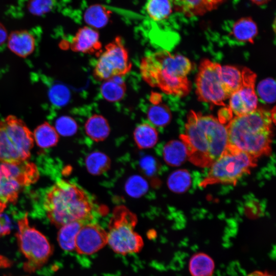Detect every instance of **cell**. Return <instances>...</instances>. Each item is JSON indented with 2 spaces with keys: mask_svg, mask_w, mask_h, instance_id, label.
<instances>
[{
  "mask_svg": "<svg viewBox=\"0 0 276 276\" xmlns=\"http://www.w3.org/2000/svg\"><path fill=\"white\" fill-rule=\"evenodd\" d=\"M180 139L186 146L189 160L202 168L210 167L227 146L226 125L212 116L193 110L188 114Z\"/></svg>",
  "mask_w": 276,
  "mask_h": 276,
  "instance_id": "cell-1",
  "label": "cell"
},
{
  "mask_svg": "<svg viewBox=\"0 0 276 276\" xmlns=\"http://www.w3.org/2000/svg\"><path fill=\"white\" fill-rule=\"evenodd\" d=\"M275 107L271 111L257 108L248 114L235 116L226 125L227 146L257 159L271 150Z\"/></svg>",
  "mask_w": 276,
  "mask_h": 276,
  "instance_id": "cell-2",
  "label": "cell"
},
{
  "mask_svg": "<svg viewBox=\"0 0 276 276\" xmlns=\"http://www.w3.org/2000/svg\"><path fill=\"white\" fill-rule=\"evenodd\" d=\"M192 68L188 58L167 51L144 57L140 67L143 79L149 85L158 87L167 94L179 97L190 91L191 84L187 76Z\"/></svg>",
  "mask_w": 276,
  "mask_h": 276,
  "instance_id": "cell-3",
  "label": "cell"
},
{
  "mask_svg": "<svg viewBox=\"0 0 276 276\" xmlns=\"http://www.w3.org/2000/svg\"><path fill=\"white\" fill-rule=\"evenodd\" d=\"M43 206L48 218L57 227L76 221L85 223L92 218L93 204L89 195L64 179L57 181L47 191Z\"/></svg>",
  "mask_w": 276,
  "mask_h": 276,
  "instance_id": "cell-4",
  "label": "cell"
},
{
  "mask_svg": "<svg viewBox=\"0 0 276 276\" xmlns=\"http://www.w3.org/2000/svg\"><path fill=\"white\" fill-rule=\"evenodd\" d=\"M33 133L25 122L10 115L0 120V161L11 164L28 160L34 145Z\"/></svg>",
  "mask_w": 276,
  "mask_h": 276,
  "instance_id": "cell-5",
  "label": "cell"
},
{
  "mask_svg": "<svg viewBox=\"0 0 276 276\" xmlns=\"http://www.w3.org/2000/svg\"><path fill=\"white\" fill-rule=\"evenodd\" d=\"M257 159L245 152L227 146L221 155L210 166L200 186L216 183L235 185L238 180L256 166Z\"/></svg>",
  "mask_w": 276,
  "mask_h": 276,
  "instance_id": "cell-6",
  "label": "cell"
},
{
  "mask_svg": "<svg viewBox=\"0 0 276 276\" xmlns=\"http://www.w3.org/2000/svg\"><path fill=\"white\" fill-rule=\"evenodd\" d=\"M136 223V215L126 207L116 208L107 233V243L114 252L124 255L141 250L143 239L134 230Z\"/></svg>",
  "mask_w": 276,
  "mask_h": 276,
  "instance_id": "cell-7",
  "label": "cell"
},
{
  "mask_svg": "<svg viewBox=\"0 0 276 276\" xmlns=\"http://www.w3.org/2000/svg\"><path fill=\"white\" fill-rule=\"evenodd\" d=\"M18 227L16 236L18 246L27 259L24 268L27 272H34L49 260L53 247L43 234L30 225L27 214L18 220Z\"/></svg>",
  "mask_w": 276,
  "mask_h": 276,
  "instance_id": "cell-8",
  "label": "cell"
},
{
  "mask_svg": "<svg viewBox=\"0 0 276 276\" xmlns=\"http://www.w3.org/2000/svg\"><path fill=\"white\" fill-rule=\"evenodd\" d=\"M39 178L36 166L28 160L17 164L0 161V204L16 201L22 189Z\"/></svg>",
  "mask_w": 276,
  "mask_h": 276,
  "instance_id": "cell-9",
  "label": "cell"
},
{
  "mask_svg": "<svg viewBox=\"0 0 276 276\" xmlns=\"http://www.w3.org/2000/svg\"><path fill=\"white\" fill-rule=\"evenodd\" d=\"M195 84L198 99L202 102L225 106L224 101L231 96L222 78L221 65L208 59L199 65Z\"/></svg>",
  "mask_w": 276,
  "mask_h": 276,
  "instance_id": "cell-10",
  "label": "cell"
},
{
  "mask_svg": "<svg viewBox=\"0 0 276 276\" xmlns=\"http://www.w3.org/2000/svg\"><path fill=\"white\" fill-rule=\"evenodd\" d=\"M131 66L122 39L117 37L100 54L93 74L97 80L104 81L114 76L126 75L130 71Z\"/></svg>",
  "mask_w": 276,
  "mask_h": 276,
  "instance_id": "cell-11",
  "label": "cell"
},
{
  "mask_svg": "<svg viewBox=\"0 0 276 276\" xmlns=\"http://www.w3.org/2000/svg\"><path fill=\"white\" fill-rule=\"evenodd\" d=\"M242 83L229 97L228 107L235 116L250 113L258 107V97L255 90L256 74L249 68L242 69Z\"/></svg>",
  "mask_w": 276,
  "mask_h": 276,
  "instance_id": "cell-12",
  "label": "cell"
},
{
  "mask_svg": "<svg viewBox=\"0 0 276 276\" xmlns=\"http://www.w3.org/2000/svg\"><path fill=\"white\" fill-rule=\"evenodd\" d=\"M107 243V232L100 225L85 223L76 237L75 249L79 254L90 255L99 250Z\"/></svg>",
  "mask_w": 276,
  "mask_h": 276,
  "instance_id": "cell-13",
  "label": "cell"
},
{
  "mask_svg": "<svg viewBox=\"0 0 276 276\" xmlns=\"http://www.w3.org/2000/svg\"><path fill=\"white\" fill-rule=\"evenodd\" d=\"M71 50L76 52L98 55L102 52V44L97 31L88 27L80 29L70 44Z\"/></svg>",
  "mask_w": 276,
  "mask_h": 276,
  "instance_id": "cell-14",
  "label": "cell"
},
{
  "mask_svg": "<svg viewBox=\"0 0 276 276\" xmlns=\"http://www.w3.org/2000/svg\"><path fill=\"white\" fill-rule=\"evenodd\" d=\"M9 50L16 55L25 58L30 55L35 48V39L26 30L15 31L11 33L7 39Z\"/></svg>",
  "mask_w": 276,
  "mask_h": 276,
  "instance_id": "cell-15",
  "label": "cell"
},
{
  "mask_svg": "<svg viewBox=\"0 0 276 276\" xmlns=\"http://www.w3.org/2000/svg\"><path fill=\"white\" fill-rule=\"evenodd\" d=\"M258 33L257 25L252 18L244 17L234 22L231 35L239 42L253 43Z\"/></svg>",
  "mask_w": 276,
  "mask_h": 276,
  "instance_id": "cell-16",
  "label": "cell"
},
{
  "mask_svg": "<svg viewBox=\"0 0 276 276\" xmlns=\"http://www.w3.org/2000/svg\"><path fill=\"white\" fill-rule=\"evenodd\" d=\"M86 134L95 142L103 141L110 133L107 120L102 116L95 114L89 117L85 124Z\"/></svg>",
  "mask_w": 276,
  "mask_h": 276,
  "instance_id": "cell-17",
  "label": "cell"
},
{
  "mask_svg": "<svg viewBox=\"0 0 276 276\" xmlns=\"http://www.w3.org/2000/svg\"><path fill=\"white\" fill-rule=\"evenodd\" d=\"M175 8L187 16H201L216 9L209 0H172Z\"/></svg>",
  "mask_w": 276,
  "mask_h": 276,
  "instance_id": "cell-18",
  "label": "cell"
},
{
  "mask_svg": "<svg viewBox=\"0 0 276 276\" xmlns=\"http://www.w3.org/2000/svg\"><path fill=\"white\" fill-rule=\"evenodd\" d=\"M189 269L192 276H212L215 270V263L207 254L196 253L190 259Z\"/></svg>",
  "mask_w": 276,
  "mask_h": 276,
  "instance_id": "cell-19",
  "label": "cell"
},
{
  "mask_svg": "<svg viewBox=\"0 0 276 276\" xmlns=\"http://www.w3.org/2000/svg\"><path fill=\"white\" fill-rule=\"evenodd\" d=\"M126 89L122 76H114L104 80L100 87L103 97L112 102L121 100L125 95Z\"/></svg>",
  "mask_w": 276,
  "mask_h": 276,
  "instance_id": "cell-20",
  "label": "cell"
},
{
  "mask_svg": "<svg viewBox=\"0 0 276 276\" xmlns=\"http://www.w3.org/2000/svg\"><path fill=\"white\" fill-rule=\"evenodd\" d=\"M163 155L165 162L171 166H179L188 158L185 144L178 140L168 142L163 148Z\"/></svg>",
  "mask_w": 276,
  "mask_h": 276,
  "instance_id": "cell-21",
  "label": "cell"
},
{
  "mask_svg": "<svg viewBox=\"0 0 276 276\" xmlns=\"http://www.w3.org/2000/svg\"><path fill=\"white\" fill-rule=\"evenodd\" d=\"M133 139L139 148H151L157 142L158 132L156 129L149 124L142 123L135 128L133 131Z\"/></svg>",
  "mask_w": 276,
  "mask_h": 276,
  "instance_id": "cell-22",
  "label": "cell"
},
{
  "mask_svg": "<svg viewBox=\"0 0 276 276\" xmlns=\"http://www.w3.org/2000/svg\"><path fill=\"white\" fill-rule=\"evenodd\" d=\"M84 222L76 221L66 224L59 228L57 240L60 247L65 251H72L75 248L77 235Z\"/></svg>",
  "mask_w": 276,
  "mask_h": 276,
  "instance_id": "cell-23",
  "label": "cell"
},
{
  "mask_svg": "<svg viewBox=\"0 0 276 276\" xmlns=\"http://www.w3.org/2000/svg\"><path fill=\"white\" fill-rule=\"evenodd\" d=\"M33 135L36 144L41 148L54 146L59 141V135L55 127L47 122L38 126Z\"/></svg>",
  "mask_w": 276,
  "mask_h": 276,
  "instance_id": "cell-24",
  "label": "cell"
},
{
  "mask_svg": "<svg viewBox=\"0 0 276 276\" xmlns=\"http://www.w3.org/2000/svg\"><path fill=\"white\" fill-rule=\"evenodd\" d=\"M85 164L89 173L94 175H100L108 170L111 161L105 153L95 151L86 157Z\"/></svg>",
  "mask_w": 276,
  "mask_h": 276,
  "instance_id": "cell-25",
  "label": "cell"
},
{
  "mask_svg": "<svg viewBox=\"0 0 276 276\" xmlns=\"http://www.w3.org/2000/svg\"><path fill=\"white\" fill-rule=\"evenodd\" d=\"M110 15L109 11L99 5L88 7L84 13V19L89 26L101 28L106 25Z\"/></svg>",
  "mask_w": 276,
  "mask_h": 276,
  "instance_id": "cell-26",
  "label": "cell"
},
{
  "mask_svg": "<svg viewBox=\"0 0 276 276\" xmlns=\"http://www.w3.org/2000/svg\"><path fill=\"white\" fill-rule=\"evenodd\" d=\"M146 10L149 17L154 20H163L167 18L172 13L171 1L149 0Z\"/></svg>",
  "mask_w": 276,
  "mask_h": 276,
  "instance_id": "cell-27",
  "label": "cell"
},
{
  "mask_svg": "<svg viewBox=\"0 0 276 276\" xmlns=\"http://www.w3.org/2000/svg\"><path fill=\"white\" fill-rule=\"evenodd\" d=\"M147 118L153 125L164 127L170 123L172 115L169 108L166 105L159 103L149 107Z\"/></svg>",
  "mask_w": 276,
  "mask_h": 276,
  "instance_id": "cell-28",
  "label": "cell"
},
{
  "mask_svg": "<svg viewBox=\"0 0 276 276\" xmlns=\"http://www.w3.org/2000/svg\"><path fill=\"white\" fill-rule=\"evenodd\" d=\"M191 178L187 170H178L169 176L167 184L169 188L175 193H182L190 187Z\"/></svg>",
  "mask_w": 276,
  "mask_h": 276,
  "instance_id": "cell-29",
  "label": "cell"
},
{
  "mask_svg": "<svg viewBox=\"0 0 276 276\" xmlns=\"http://www.w3.org/2000/svg\"><path fill=\"white\" fill-rule=\"evenodd\" d=\"M221 74L224 82L232 95L242 85V70L234 66L223 65L221 66Z\"/></svg>",
  "mask_w": 276,
  "mask_h": 276,
  "instance_id": "cell-30",
  "label": "cell"
},
{
  "mask_svg": "<svg viewBox=\"0 0 276 276\" xmlns=\"http://www.w3.org/2000/svg\"><path fill=\"white\" fill-rule=\"evenodd\" d=\"M149 186L145 178L139 175L130 176L125 185L126 193L131 197L139 198L146 193Z\"/></svg>",
  "mask_w": 276,
  "mask_h": 276,
  "instance_id": "cell-31",
  "label": "cell"
},
{
  "mask_svg": "<svg viewBox=\"0 0 276 276\" xmlns=\"http://www.w3.org/2000/svg\"><path fill=\"white\" fill-rule=\"evenodd\" d=\"M257 93L260 99L263 102L271 104L275 100V83L271 78L260 81L257 86Z\"/></svg>",
  "mask_w": 276,
  "mask_h": 276,
  "instance_id": "cell-32",
  "label": "cell"
},
{
  "mask_svg": "<svg viewBox=\"0 0 276 276\" xmlns=\"http://www.w3.org/2000/svg\"><path fill=\"white\" fill-rule=\"evenodd\" d=\"M55 128L58 134L64 136H70L78 130L76 121L70 116H63L58 118L55 124Z\"/></svg>",
  "mask_w": 276,
  "mask_h": 276,
  "instance_id": "cell-33",
  "label": "cell"
},
{
  "mask_svg": "<svg viewBox=\"0 0 276 276\" xmlns=\"http://www.w3.org/2000/svg\"><path fill=\"white\" fill-rule=\"evenodd\" d=\"M50 97L51 101L58 106L66 104L70 98V92L64 85L57 84L54 86L51 90Z\"/></svg>",
  "mask_w": 276,
  "mask_h": 276,
  "instance_id": "cell-34",
  "label": "cell"
},
{
  "mask_svg": "<svg viewBox=\"0 0 276 276\" xmlns=\"http://www.w3.org/2000/svg\"><path fill=\"white\" fill-rule=\"evenodd\" d=\"M53 6V0H29L27 5L29 11L37 16L48 13Z\"/></svg>",
  "mask_w": 276,
  "mask_h": 276,
  "instance_id": "cell-35",
  "label": "cell"
},
{
  "mask_svg": "<svg viewBox=\"0 0 276 276\" xmlns=\"http://www.w3.org/2000/svg\"><path fill=\"white\" fill-rule=\"evenodd\" d=\"M140 166L142 170L148 175L153 174L157 168L156 162L153 157L150 156L144 157L141 159Z\"/></svg>",
  "mask_w": 276,
  "mask_h": 276,
  "instance_id": "cell-36",
  "label": "cell"
},
{
  "mask_svg": "<svg viewBox=\"0 0 276 276\" xmlns=\"http://www.w3.org/2000/svg\"><path fill=\"white\" fill-rule=\"evenodd\" d=\"M6 207L0 204V237L9 234L11 231L9 219L2 214Z\"/></svg>",
  "mask_w": 276,
  "mask_h": 276,
  "instance_id": "cell-37",
  "label": "cell"
},
{
  "mask_svg": "<svg viewBox=\"0 0 276 276\" xmlns=\"http://www.w3.org/2000/svg\"><path fill=\"white\" fill-rule=\"evenodd\" d=\"M233 113L230 108L227 107L220 110L219 112V121L222 124L228 122L233 118Z\"/></svg>",
  "mask_w": 276,
  "mask_h": 276,
  "instance_id": "cell-38",
  "label": "cell"
},
{
  "mask_svg": "<svg viewBox=\"0 0 276 276\" xmlns=\"http://www.w3.org/2000/svg\"><path fill=\"white\" fill-rule=\"evenodd\" d=\"M8 37L6 29L0 22V45L4 44L7 40Z\"/></svg>",
  "mask_w": 276,
  "mask_h": 276,
  "instance_id": "cell-39",
  "label": "cell"
},
{
  "mask_svg": "<svg viewBox=\"0 0 276 276\" xmlns=\"http://www.w3.org/2000/svg\"><path fill=\"white\" fill-rule=\"evenodd\" d=\"M162 100L161 95L157 93H153L150 95V101L154 105L159 104Z\"/></svg>",
  "mask_w": 276,
  "mask_h": 276,
  "instance_id": "cell-40",
  "label": "cell"
},
{
  "mask_svg": "<svg viewBox=\"0 0 276 276\" xmlns=\"http://www.w3.org/2000/svg\"><path fill=\"white\" fill-rule=\"evenodd\" d=\"M247 276H273L267 272L255 271L248 274Z\"/></svg>",
  "mask_w": 276,
  "mask_h": 276,
  "instance_id": "cell-41",
  "label": "cell"
},
{
  "mask_svg": "<svg viewBox=\"0 0 276 276\" xmlns=\"http://www.w3.org/2000/svg\"><path fill=\"white\" fill-rule=\"evenodd\" d=\"M215 9L226 0H209Z\"/></svg>",
  "mask_w": 276,
  "mask_h": 276,
  "instance_id": "cell-42",
  "label": "cell"
},
{
  "mask_svg": "<svg viewBox=\"0 0 276 276\" xmlns=\"http://www.w3.org/2000/svg\"><path fill=\"white\" fill-rule=\"evenodd\" d=\"M250 1L254 4L257 5L261 6V5H265L267 4L270 0H250Z\"/></svg>",
  "mask_w": 276,
  "mask_h": 276,
  "instance_id": "cell-43",
  "label": "cell"
}]
</instances>
